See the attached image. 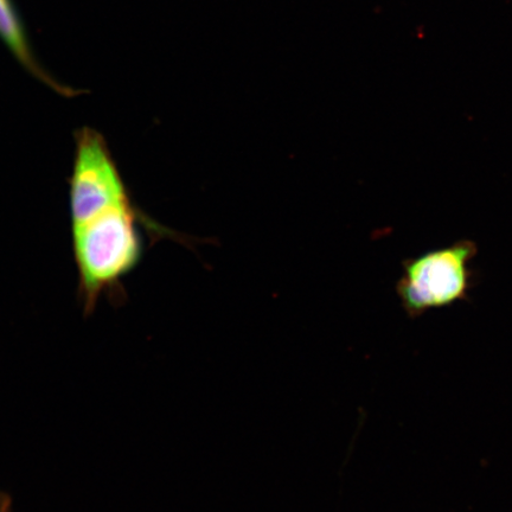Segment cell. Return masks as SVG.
Here are the masks:
<instances>
[{"label": "cell", "instance_id": "3957f363", "mask_svg": "<svg viewBox=\"0 0 512 512\" xmlns=\"http://www.w3.org/2000/svg\"><path fill=\"white\" fill-rule=\"evenodd\" d=\"M0 40L16 61L37 81L64 98L78 96L79 91L57 81L37 60L14 0H0Z\"/></svg>", "mask_w": 512, "mask_h": 512}, {"label": "cell", "instance_id": "277c9868", "mask_svg": "<svg viewBox=\"0 0 512 512\" xmlns=\"http://www.w3.org/2000/svg\"><path fill=\"white\" fill-rule=\"evenodd\" d=\"M0 512H14V499L9 492L0 490Z\"/></svg>", "mask_w": 512, "mask_h": 512}, {"label": "cell", "instance_id": "6da1fadb", "mask_svg": "<svg viewBox=\"0 0 512 512\" xmlns=\"http://www.w3.org/2000/svg\"><path fill=\"white\" fill-rule=\"evenodd\" d=\"M70 233L85 317L102 297L117 303L121 280L138 264L136 210L119 171L87 172L69 182Z\"/></svg>", "mask_w": 512, "mask_h": 512}, {"label": "cell", "instance_id": "7a4b0ae2", "mask_svg": "<svg viewBox=\"0 0 512 512\" xmlns=\"http://www.w3.org/2000/svg\"><path fill=\"white\" fill-rule=\"evenodd\" d=\"M478 246L472 240L403 261V273L396 291L409 318L443 309L469 298L473 287L471 262Z\"/></svg>", "mask_w": 512, "mask_h": 512}]
</instances>
